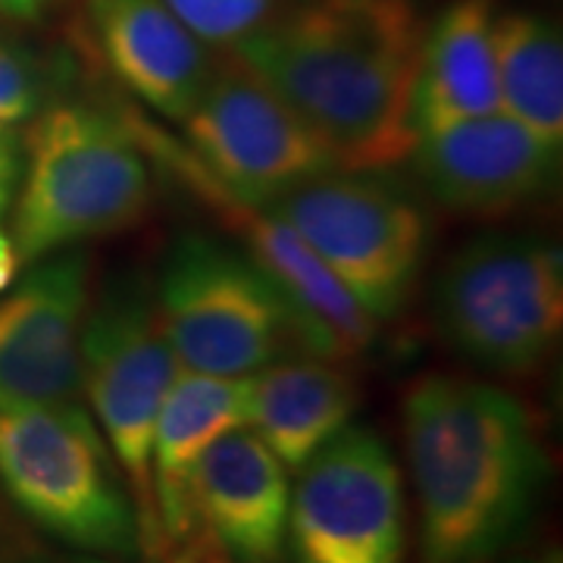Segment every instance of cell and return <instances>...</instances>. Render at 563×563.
I'll list each match as a JSON object with an SVG mask.
<instances>
[{"mask_svg":"<svg viewBox=\"0 0 563 563\" xmlns=\"http://www.w3.org/2000/svg\"><path fill=\"white\" fill-rule=\"evenodd\" d=\"M426 22L413 0H298L232 44L342 169H388L417 144Z\"/></svg>","mask_w":563,"mask_h":563,"instance_id":"6da1fadb","label":"cell"},{"mask_svg":"<svg viewBox=\"0 0 563 563\" xmlns=\"http://www.w3.org/2000/svg\"><path fill=\"white\" fill-rule=\"evenodd\" d=\"M404 448L420 507V563H492L523 536L548 454L514 395L422 376L404 395Z\"/></svg>","mask_w":563,"mask_h":563,"instance_id":"7a4b0ae2","label":"cell"},{"mask_svg":"<svg viewBox=\"0 0 563 563\" xmlns=\"http://www.w3.org/2000/svg\"><path fill=\"white\" fill-rule=\"evenodd\" d=\"M22 179L13 244L22 263H38L88 239L113 235L147 213L151 169L125 120L54 103L22 139Z\"/></svg>","mask_w":563,"mask_h":563,"instance_id":"3957f363","label":"cell"},{"mask_svg":"<svg viewBox=\"0 0 563 563\" xmlns=\"http://www.w3.org/2000/svg\"><path fill=\"white\" fill-rule=\"evenodd\" d=\"M0 492L73 551L117 563L141 558L125 476L81 404L0 401Z\"/></svg>","mask_w":563,"mask_h":563,"instance_id":"277c9868","label":"cell"},{"mask_svg":"<svg viewBox=\"0 0 563 563\" xmlns=\"http://www.w3.org/2000/svg\"><path fill=\"white\" fill-rule=\"evenodd\" d=\"M176 373L179 361L163 332L154 285L141 273L117 276L85 313L81 391L95 407L107 448L129 483L144 563L166 561L151 451L163 398Z\"/></svg>","mask_w":563,"mask_h":563,"instance_id":"5b68a950","label":"cell"},{"mask_svg":"<svg viewBox=\"0 0 563 563\" xmlns=\"http://www.w3.org/2000/svg\"><path fill=\"white\" fill-rule=\"evenodd\" d=\"M154 295L181 369L242 379L310 351L285 295L247 254L217 239L185 235L173 244Z\"/></svg>","mask_w":563,"mask_h":563,"instance_id":"8992f818","label":"cell"},{"mask_svg":"<svg viewBox=\"0 0 563 563\" xmlns=\"http://www.w3.org/2000/svg\"><path fill=\"white\" fill-rule=\"evenodd\" d=\"M442 339L492 373H529L563 325L561 247L532 235H483L444 263L432 288Z\"/></svg>","mask_w":563,"mask_h":563,"instance_id":"52a82bcc","label":"cell"},{"mask_svg":"<svg viewBox=\"0 0 563 563\" xmlns=\"http://www.w3.org/2000/svg\"><path fill=\"white\" fill-rule=\"evenodd\" d=\"M376 322L401 313L426 251V217L379 169H329L269 203Z\"/></svg>","mask_w":563,"mask_h":563,"instance_id":"ba28073f","label":"cell"},{"mask_svg":"<svg viewBox=\"0 0 563 563\" xmlns=\"http://www.w3.org/2000/svg\"><path fill=\"white\" fill-rule=\"evenodd\" d=\"M285 548L291 563H404L401 470L373 429L344 426L298 470Z\"/></svg>","mask_w":563,"mask_h":563,"instance_id":"9c48e42d","label":"cell"},{"mask_svg":"<svg viewBox=\"0 0 563 563\" xmlns=\"http://www.w3.org/2000/svg\"><path fill=\"white\" fill-rule=\"evenodd\" d=\"M181 125L203 173L244 203H269L301 181L342 169L295 107L235 54L213 66Z\"/></svg>","mask_w":563,"mask_h":563,"instance_id":"30bf717a","label":"cell"},{"mask_svg":"<svg viewBox=\"0 0 563 563\" xmlns=\"http://www.w3.org/2000/svg\"><path fill=\"white\" fill-rule=\"evenodd\" d=\"M141 147H147L157 161L173 169L198 198L210 203V210L220 217L244 244V254L254 266H261L266 279L273 282L298 313L307 335V347L320 357L342 361L351 354H361L376 342L379 322L363 310L357 298L332 276V269L313 254V247L301 235L261 203H244L222 191L195 161V154L185 147V141L166 139L163 132L144 122H125Z\"/></svg>","mask_w":563,"mask_h":563,"instance_id":"8fae6325","label":"cell"},{"mask_svg":"<svg viewBox=\"0 0 563 563\" xmlns=\"http://www.w3.org/2000/svg\"><path fill=\"white\" fill-rule=\"evenodd\" d=\"M88 257L57 251L0 298V401L81 404Z\"/></svg>","mask_w":563,"mask_h":563,"instance_id":"7c38bea8","label":"cell"},{"mask_svg":"<svg viewBox=\"0 0 563 563\" xmlns=\"http://www.w3.org/2000/svg\"><path fill=\"white\" fill-rule=\"evenodd\" d=\"M410 157L432 198L466 217H501L548 195L561 176V147L504 110L426 132Z\"/></svg>","mask_w":563,"mask_h":563,"instance_id":"4fadbf2b","label":"cell"},{"mask_svg":"<svg viewBox=\"0 0 563 563\" xmlns=\"http://www.w3.org/2000/svg\"><path fill=\"white\" fill-rule=\"evenodd\" d=\"M288 501V470L251 426L222 432L188 479L195 523L207 526L239 563L282 561Z\"/></svg>","mask_w":563,"mask_h":563,"instance_id":"5bb4252c","label":"cell"},{"mask_svg":"<svg viewBox=\"0 0 563 563\" xmlns=\"http://www.w3.org/2000/svg\"><path fill=\"white\" fill-rule=\"evenodd\" d=\"M88 20L113 76L151 110L181 122L217 60L166 0H88Z\"/></svg>","mask_w":563,"mask_h":563,"instance_id":"9a60e30c","label":"cell"},{"mask_svg":"<svg viewBox=\"0 0 563 563\" xmlns=\"http://www.w3.org/2000/svg\"><path fill=\"white\" fill-rule=\"evenodd\" d=\"M247 383V426L285 470L298 473L357 410V385L332 357L313 351L266 363Z\"/></svg>","mask_w":563,"mask_h":563,"instance_id":"2e32d148","label":"cell"},{"mask_svg":"<svg viewBox=\"0 0 563 563\" xmlns=\"http://www.w3.org/2000/svg\"><path fill=\"white\" fill-rule=\"evenodd\" d=\"M501 110L492 0H454L422 32L413 122L417 139Z\"/></svg>","mask_w":563,"mask_h":563,"instance_id":"e0dca14e","label":"cell"},{"mask_svg":"<svg viewBox=\"0 0 563 563\" xmlns=\"http://www.w3.org/2000/svg\"><path fill=\"white\" fill-rule=\"evenodd\" d=\"M247 426V383L207 376L181 369L163 398L151 473H154V501L161 520L166 551L185 539L195 526V514L188 504V479L191 470L210 444L222 432Z\"/></svg>","mask_w":563,"mask_h":563,"instance_id":"ac0fdd59","label":"cell"},{"mask_svg":"<svg viewBox=\"0 0 563 563\" xmlns=\"http://www.w3.org/2000/svg\"><path fill=\"white\" fill-rule=\"evenodd\" d=\"M495 63L501 110L539 139L563 144V41L542 13L495 16Z\"/></svg>","mask_w":563,"mask_h":563,"instance_id":"d6986e66","label":"cell"},{"mask_svg":"<svg viewBox=\"0 0 563 563\" xmlns=\"http://www.w3.org/2000/svg\"><path fill=\"white\" fill-rule=\"evenodd\" d=\"M69 79L66 57H44L32 44L0 32V125L32 122L66 91Z\"/></svg>","mask_w":563,"mask_h":563,"instance_id":"ffe728a7","label":"cell"},{"mask_svg":"<svg viewBox=\"0 0 563 563\" xmlns=\"http://www.w3.org/2000/svg\"><path fill=\"white\" fill-rule=\"evenodd\" d=\"M195 35L207 44H239L254 35L273 16H279L288 0H166Z\"/></svg>","mask_w":563,"mask_h":563,"instance_id":"44dd1931","label":"cell"},{"mask_svg":"<svg viewBox=\"0 0 563 563\" xmlns=\"http://www.w3.org/2000/svg\"><path fill=\"white\" fill-rule=\"evenodd\" d=\"M0 563H117L81 554L60 542H47L38 526L29 523L7 495H0Z\"/></svg>","mask_w":563,"mask_h":563,"instance_id":"7402d4cb","label":"cell"},{"mask_svg":"<svg viewBox=\"0 0 563 563\" xmlns=\"http://www.w3.org/2000/svg\"><path fill=\"white\" fill-rule=\"evenodd\" d=\"M163 563H239L222 548L207 526L195 523L191 532L166 551Z\"/></svg>","mask_w":563,"mask_h":563,"instance_id":"603a6c76","label":"cell"},{"mask_svg":"<svg viewBox=\"0 0 563 563\" xmlns=\"http://www.w3.org/2000/svg\"><path fill=\"white\" fill-rule=\"evenodd\" d=\"M22 135L16 129L0 125V217L13 207L22 179Z\"/></svg>","mask_w":563,"mask_h":563,"instance_id":"cb8c5ba5","label":"cell"},{"mask_svg":"<svg viewBox=\"0 0 563 563\" xmlns=\"http://www.w3.org/2000/svg\"><path fill=\"white\" fill-rule=\"evenodd\" d=\"M54 0H0V16L13 22H35L47 13Z\"/></svg>","mask_w":563,"mask_h":563,"instance_id":"d4e9b609","label":"cell"},{"mask_svg":"<svg viewBox=\"0 0 563 563\" xmlns=\"http://www.w3.org/2000/svg\"><path fill=\"white\" fill-rule=\"evenodd\" d=\"M20 254H16V244L13 239L0 229V295L16 282V273H20Z\"/></svg>","mask_w":563,"mask_h":563,"instance_id":"484cf974","label":"cell"},{"mask_svg":"<svg viewBox=\"0 0 563 563\" xmlns=\"http://www.w3.org/2000/svg\"><path fill=\"white\" fill-rule=\"evenodd\" d=\"M507 563H563L561 551L558 548H544V551H536V554H523V558H514Z\"/></svg>","mask_w":563,"mask_h":563,"instance_id":"4316f807","label":"cell"}]
</instances>
